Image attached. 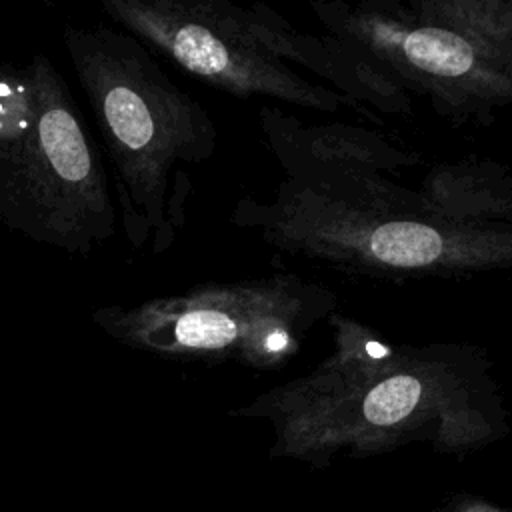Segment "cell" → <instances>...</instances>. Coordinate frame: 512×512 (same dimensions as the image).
Here are the masks:
<instances>
[{"label":"cell","mask_w":512,"mask_h":512,"mask_svg":"<svg viewBox=\"0 0 512 512\" xmlns=\"http://www.w3.org/2000/svg\"><path fill=\"white\" fill-rule=\"evenodd\" d=\"M64 48L112 170L118 220L134 250H170L186 224L194 168L216 154L208 110L128 32L66 26Z\"/></svg>","instance_id":"obj_1"},{"label":"cell","mask_w":512,"mask_h":512,"mask_svg":"<svg viewBox=\"0 0 512 512\" xmlns=\"http://www.w3.org/2000/svg\"><path fill=\"white\" fill-rule=\"evenodd\" d=\"M0 224L80 256L118 228L100 146L44 54L0 64Z\"/></svg>","instance_id":"obj_2"},{"label":"cell","mask_w":512,"mask_h":512,"mask_svg":"<svg viewBox=\"0 0 512 512\" xmlns=\"http://www.w3.org/2000/svg\"><path fill=\"white\" fill-rule=\"evenodd\" d=\"M102 12L150 50L214 90L238 98L310 102L284 64L294 38L264 4L232 0H98Z\"/></svg>","instance_id":"obj_3"},{"label":"cell","mask_w":512,"mask_h":512,"mask_svg":"<svg viewBox=\"0 0 512 512\" xmlns=\"http://www.w3.org/2000/svg\"><path fill=\"white\" fill-rule=\"evenodd\" d=\"M298 296L284 278L212 282L136 308H106L100 324L122 340L170 350L272 356L268 342L290 332Z\"/></svg>","instance_id":"obj_4"},{"label":"cell","mask_w":512,"mask_h":512,"mask_svg":"<svg viewBox=\"0 0 512 512\" xmlns=\"http://www.w3.org/2000/svg\"><path fill=\"white\" fill-rule=\"evenodd\" d=\"M440 234L420 222H388L370 236V252L384 264L424 266L442 254Z\"/></svg>","instance_id":"obj_5"},{"label":"cell","mask_w":512,"mask_h":512,"mask_svg":"<svg viewBox=\"0 0 512 512\" xmlns=\"http://www.w3.org/2000/svg\"><path fill=\"white\" fill-rule=\"evenodd\" d=\"M404 52L418 68L438 76H460L472 68L474 50L452 30L420 28L404 38Z\"/></svg>","instance_id":"obj_6"},{"label":"cell","mask_w":512,"mask_h":512,"mask_svg":"<svg viewBox=\"0 0 512 512\" xmlns=\"http://www.w3.org/2000/svg\"><path fill=\"white\" fill-rule=\"evenodd\" d=\"M420 398V382L412 376H392L374 386L364 400L368 422L386 426L408 416Z\"/></svg>","instance_id":"obj_7"},{"label":"cell","mask_w":512,"mask_h":512,"mask_svg":"<svg viewBox=\"0 0 512 512\" xmlns=\"http://www.w3.org/2000/svg\"><path fill=\"white\" fill-rule=\"evenodd\" d=\"M366 350H368V354L374 356V358H380V356L386 354V348L380 346V344H376V342H368V344H366Z\"/></svg>","instance_id":"obj_8"},{"label":"cell","mask_w":512,"mask_h":512,"mask_svg":"<svg viewBox=\"0 0 512 512\" xmlns=\"http://www.w3.org/2000/svg\"><path fill=\"white\" fill-rule=\"evenodd\" d=\"M40 2H44V4H52L54 0H40Z\"/></svg>","instance_id":"obj_9"}]
</instances>
